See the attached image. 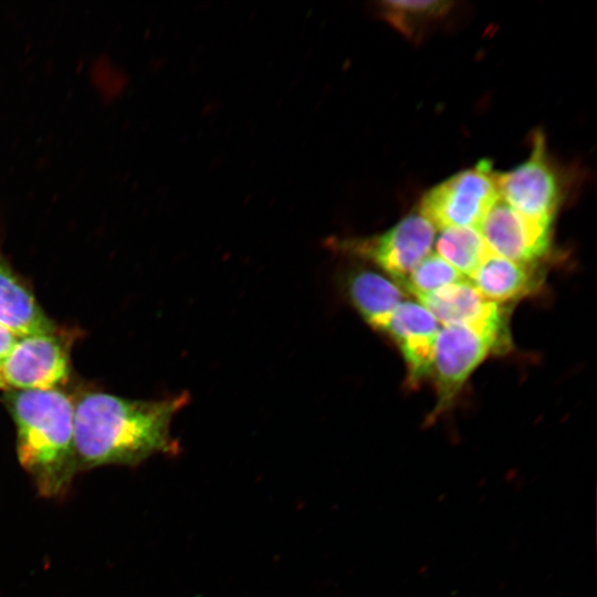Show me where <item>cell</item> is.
I'll return each instance as SVG.
<instances>
[{
    "instance_id": "obj_1",
    "label": "cell",
    "mask_w": 597,
    "mask_h": 597,
    "mask_svg": "<svg viewBox=\"0 0 597 597\" xmlns=\"http://www.w3.org/2000/svg\"><path fill=\"white\" fill-rule=\"evenodd\" d=\"M188 402V392L158 400L124 398L101 390L81 392L74 398L77 471L135 467L155 454L178 452L170 426Z\"/></svg>"
},
{
    "instance_id": "obj_2",
    "label": "cell",
    "mask_w": 597,
    "mask_h": 597,
    "mask_svg": "<svg viewBox=\"0 0 597 597\" xmlns=\"http://www.w3.org/2000/svg\"><path fill=\"white\" fill-rule=\"evenodd\" d=\"M17 432V457L41 496L67 493L77 471L74 398L62 388L7 389L3 395Z\"/></svg>"
},
{
    "instance_id": "obj_3",
    "label": "cell",
    "mask_w": 597,
    "mask_h": 597,
    "mask_svg": "<svg viewBox=\"0 0 597 597\" xmlns=\"http://www.w3.org/2000/svg\"><path fill=\"white\" fill-rule=\"evenodd\" d=\"M494 172L489 160L462 170L429 189L420 201V213L434 228H478L499 201Z\"/></svg>"
},
{
    "instance_id": "obj_4",
    "label": "cell",
    "mask_w": 597,
    "mask_h": 597,
    "mask_svg": "<svg viewBox=\"0 0 597 597\" xmlns=\"http://www.w3.org/2000/svg\"><path fill=\"white\" fill-rule=\"evenodd\" d=\"M434 226L420 212H412L386 232L365 239H332L329 247L371 261L404 284L428 255Z\"/></svg>"
},
{
    "instance_id": "obj_5",
    "label": "cell",
    "mask_w": 597,
    "mask_h": 597,
    "mask_svg": "<svg viewBox=\"0 0 597 597\" xmlns=\"http://www.w3.org/2000/svg\"><path fill=\"white\" fill-rule=\"evenodd\" d=\"M70 375V343L67 335L60 331L20 336L0 365V376L7 389L61 388Z\"/></svg>"
},
{
    "instance_id": "obj_6",
    "label": "cell",
    "mask_w": 597,
    "mask_h": 597,
    "mask_svg": "<svg viewBox=\"0 0 597 597\" xmlns=\"http://www.w3.org/2000/svg\"><path fill=\"white\" fill-rule=\"evenodd\" d=\"M420 304L443 325H464L490 338L498 354L512 346L507 310L488 301L469 280L443 286L418 297Z\"/></svg>"
},
{
    "instance_id": "obj_7",
    "label": "cell",
    "mask_w": 597,
    "mask_h": 597,
    "mask_svg": "<svg viewBox=\"0 0 597 597\" xmlns=\"http://www.w3.org/2000/svg\"><path fill=\"white\" fill-rule=\"evenodd\" d=\"M490 353L498 354L495 344L471 327L443 325L439 329L431 373L437 390L432 417L453 404L469 376Z\"/></svg>"
},
{
    "instance_id": "obj_8",
    "label": "cell",
    "mask_w": 597,
    "mask_h": 597,
    "mask_svg": "<svg viewBox=\"0 0 597 597\" xmlns=\"http://www.w3.org/2000/svg\"><path fill=\"white\" fill-rule=\"evenodd\" d=\"M494 180L503 202L525 216L553 220L561 189L541 133L534 135L530 157L512 170L494 172Z\"/></svg>"
},
{
    "instance_id": "obj_9",
    "label": "cell",
    "mask_w": 597,
    "mask_h": 597,
    "mask_svg": "<svg viewBox=\"0 0 597 597\" xmlns=\"http://www.w3.org/2000/svg\"><path fill=\"white\" fill-rule=\"evenodd\" d=\"M552 221L525 216L498 201L476 229L491 253L535 265L549 252Z\"/></svg>"
},
{
    "instance_id": "obj_10",
    "label": "cell",
    "mask_w": 597,
    "mask_h": 597,
    "mask_svg": "<svg viewBox=\"0 0 597 597\" xmlns=\"http://www.w3.org/2000/svg\"><path fill=\"white\" fill-rule=\"evenodd\" d=\"M439 329L437 320L420 303L412 301H402L388 321L384 333L399 347L412 386L432 373Z\"/></svg>"
},
{
    "instance_id": "obj_11",
    "label": "cell",
    "mask_w": 597,
    "mask_h": 597,
    "mask_svg": "<svg viewBox=\"0 0 597 597\" xmlns=\"http://www.w3.org/2000/svg\"><path fill=\"white\" fill-rule=\"evenodd\" d=\"M0 325L18 336L59 331L30 286L14 271L0 245Z\"/></svg>"
},
{
    "instance_id": "obj_12",
    "label": "cell",
    "mask_w": 597,
    "mask_h": 597,
    "mask_svg": "<svg viewBox=\"0 0 597 597\" xmlns=\"http://www.w3.org/2000/svg\"><path fill=\"white\" fill-rule=\"evenodd\" d=\"M469 281L488 301H516L536 291L541 274L534 264L514 262L490 253Z\"/></svg>"
},
{
    "instance_id": "obj_13",
    "label": "cell",
    "mask_w": 597,
    "mask_h": 597,
    "mask_svg": "<svg viewBox=\"0 0 597 597\" xmlns=\"http://www.w3.org/2000/svg\"><path fill=\"white\" fill-rule=\"evenodd\" d=\"M345 287L349 301L364 321L383 333L405 296L399 285L370 270H356L349 273Z\"/></svg>"
},
{
    "instance_id": "obj_14",
    "label": "cell",
    "mask_w": 597,
    "mask_h": 597,
    "mask_svg": "<svg viewBox=\"0 0 597 597\" xmlns=\"http://www.w3.org/2000/svg\"><path fill=\"white\" fill-rule=\"evenodd\" d=\"M454 3L450 1H383L380 15L409 39H419L432 24L444 19Z\"/></svg>"
},
{
    "instance_id": "obj_15",
    "label": "cell",
    "mask_w": 597,
    "mask_h": 597,
    "mask_svg": "<svg viewBox=\"0 0 597 597\" xmlns=\"http://www.w3.org/2000/svg\"><path fill=\"white\" fill-rule=\"evenodd\" d=\"M437 252L443 260L470 277L491 253L475 228H448L439 234Z\"/></svg>"
},
{
    "instance_id": "obj_16",
    "label": "cell",
    "mask_w": 597,
    "mask_h": 597,
    "mask_svg": "<svg viewBox=\"0 0 597 597\" xmlns=\"http://www.w3.org/2000/svg\"><path fill=\"white\" fill-rule=\"evenodd\" d=\"M463 280L467 279L440 255L430 254L411 271L402 285L420 297Z\"/></svg>"
},
{
    "instance_id": "obj_17",
    "label": "cell",
    "mask_w": 597,
    "mask_h": 597,
    "mask_svg": "<svg viewBox=\"0 0 597 597\" xmlns=\"http://www.w3.org/2000/svg\"><path fill=\"white\" fill-rule=\"evenodd\" d=\"M19 337L9 328L0 325V365L8 357Z\"/></svg>"
},
{
    "instance_id": "obj_18",
    "label": "cell",
    "mask_w": 597,
    "mask_h": 597,
    "mask_svg": "<svg viewBox=\"0 0 597 597\" xmlns=\"http://www.w3.org/2000/svg\"><path fill=\"white\" fill-rule=\"evenodd\" d=\"M0 389H7L6 386H4V384H3V381H2L1 376H0Z\"/></svg>"
}]
</instances>
